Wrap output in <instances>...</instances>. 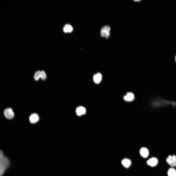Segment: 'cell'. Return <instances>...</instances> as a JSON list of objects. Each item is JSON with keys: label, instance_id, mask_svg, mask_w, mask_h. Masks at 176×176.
Segmentation results:
<instances>
[{"label": "cell", "instance_id": "obj_1", "mask_svg": "<svg viewBox=\"0 0 176 176\" xmlns=\"http://www.w3.org/2000/svg\"><path fill=\"white\" fill-rule=\"evenodd\" d=\"M9 164V160L7 158L5 157L3 162L0 164V176H2L3 174Z\"/></svg>", "mask_w": 176, "mask_h": 176}, {"label": "cell", "instance_id": "obj_2", "mask_svg": "<svg viewBox=\"0 0 176 176\" xmlns=\"http://www.w3.org/2000/svg\"><path fill=\"white\" fill-rule=\"evenodd\" d=\"M110 28L108 25L104 26L101 29L100 34L102 37H104L106 38H108L110 36Z\"/></svg>", "mask_w": 176, "mask_h": 176}, {"label": "cell", "instance_id": "obj_3", "mask_svg": "<svg viewBox=\"0 0 176 176\" xmlns=\"http://www.w3.org/2000/svg\"><path fill=\"white\" fill-rule=\"evenodd\" d=\"M166 161L171 166H176V156L175 155H169L166 158Z\"/></svg>", "mask_w": 176, "mask_h": 176}, {"label": "cell", "instance_id": "obj_4", "mask_svg": "<svg viewBox=\"0 0 176 176\" xmlns=\"http://www.w3.org/2000/svg\"><path fill=\"white\" fill-rule=\"evenodd\" d=\"M4 114L5 117L9 119H12L14 117V114L11 108H8L5 109Z\"/></svg>", "mask_w": 176, "mask_h": 176}, {"label": "cell", "instance_id": "obj_5", "mask_svg": "<svg viewBox=\"0 0 176 176\" xmlns=\"http://www.w3.org/2000/svg\"><path fill=\"white\" fill-rule=\"evenodd\" d=\"M134 94L132 92H127L126 95L123 97L124 100L127 102L132 101L134 99Z\"/></svg>", "mask_w": 176, "mask_h": 176}, {"label": "cell", "instance_id": "obj_6", "mask_svg": "<svg viewBox=\"0 0 176 176\" xmlns=\"http://www.w3.org/2000/svg\"><path fill=\"white\" fill-rule=\"evenodd\" d=\"M158 162V160L156 158L153 157L148 160L147 162V163L149 165L154 167L157 165Z\"/></svg>", "mask_w": 176, "mask_h": 176}, {"label": "cell", "instance_id": "obj_7", "mask_svg": "<svg viewBox=\"0 0 176 176\" xmlns=\"http://www.w3.org/2000/svg\"><path fill=\"white\" fill-rule=\"evenodd\" d=\"M39 117L38 115L35 113H33L29 117L30 122L32 123H35L39 120Z\"/></svg>", "mask_w": 176, "mask_h": 176}, {"label": "cell", "instance_id": "obj_8", "mask_svg": "<svg viewBox=\"0 0 176 176\" xmlns=\"http://www.w3.org/2000/svg\"><path fill=\"white\" fill-rule=\"evenodd\" d=\"M140 152L141 155L143 158H146L149 155V152L148 150L144 147L141 148Z\"/></svg>", "mask_w": 176, "mask_h": 176}, {"label": "cell", "instance_id": "obj_9", "mask_svg": "<svg viewBox=\"0 0 176 176\" xmlns=\"http://www.w3.org/2000/svg\"><path fill=\"white\" fill-rule=\"evenodd\" d=\"M121 164L125 167L126 168L129 167L131 164V160L128 158H124L121 161Z\"/></svg>", "mask_w": 176, "mask_h": 176}, {"label": "cell", "instance_id": "obj_10", "mask_svg": "<svg viewBox=\"0 0 176 176\" xmlns=\"http://www.w3.org/2000/svg\"><path fill=\"white\" fill-rule=\"evenodd\" d=\"M102 79V75L99 73L95 74L93 76V80L96 83H99Z\"/></svg>", "mask_w": 176, "mask_h": 176}, {"label": "cell", "instance_id": "obj_11", "mask_svg": "<svg viewBox=\"0 0 176 176\" xmlns=\"http://www.w3.org/2000/svg\"><path fill=\"white\" fill-rule=\"evenodd\" d=\"M73 30V28L70 25L67 24L65 25L63 28L64 32L66 33H71Z\"/></svg>", "mask_w": 176, "mask_h": 176}, {"label": "cell", "instance_id": "obj_12", "mask_svg": "<svg viewBox=\"0 0 176 176\" xmlns=\"http://www.w3.org/2000/svg\"><path fill=\"white\" fill-rule=\"evenodd\" d=\"M168 176H176V170L174 168H170L167 172Z\"/></svg>", "mask_w": 176, "mask_h": 176}, {"label": "cell", "instance_id": "obj_13", "mask_svg": "<svg viewBox=\"0 0 176 176\" xmlns=\"http://www.w3.org/2000/svg\"><path fill=\"white\" fill-rule=\"evenodd\" d=\"M40 78V71H38L35 73L34 76V78L35 80H38Z\"/></svg>", "mask_w": 176, "mask_h": 176}, {"label": "cell", "instance_id": "obj_14", "mask_svg": "<svg viewBox=\"0 0 176 176\" xmlns=\"http://www.w3.org/2000/svg\"><path fill=\"white\" fill-rule=\"evenodd\" d=\"M46 76L45 72L43 71H40V78L43 80L46 78Z\"/></svg>", "mask_w": 176, "mask_h": 176}, {"label": "cell", "instance_id": "obj_15", "mask_svg": "<svg viewBox=\"0 0 176 176\" xmlns=\"http://www.w3.org/2000/svg\"><path fill=\"white\" fill-rule=\"evenodd\" d=\"M5 157L3 151L2 150H0V164L3 161Z\"/></svg>", "mask_w": 176, "mask_h": 176}, {"label": "cell", "instance_id": "obj_16", "mask_svg": "<svg viewBox=\"0 0 176 176\" xmlns=\"http://www.w3.org/2000/svg\"><path fill=\"white\" fill-rule=\"evenodd\" d=\"M76 112L77 115L78 116H81L82 114V111L80 107H77L76 110Z\"/></svg>", "mask_w": 176, "mask_h": 176}, {"label": "cell", "instance_id": "obj_17", "mask_svg": "<svg viewBox=\"0 0 176 176\" xmlns=\"http://www.w3.org/2000/svg\"><path fill=\"white\" fill-rule=\"evenodd\" d=\"M81 109L82 114H84L86 113V110L85 108L81 106H80Z\"/></svg>", "mask_w": 176, "mask_h": 176}, {"label": "cell", "instance_id": "obj_18", "mask_svg": "<svg viewBox=\"0 0 176 176\" xmlns=\"http://www.w3.org/2000/svg\"><path fill=\"white\" fill-rule=\"evenodd\" d=\"M175 62L176 63V54L175 56Z\"/></svg>", "mask_w": 176, "mask_h": 176}]
</instances>
